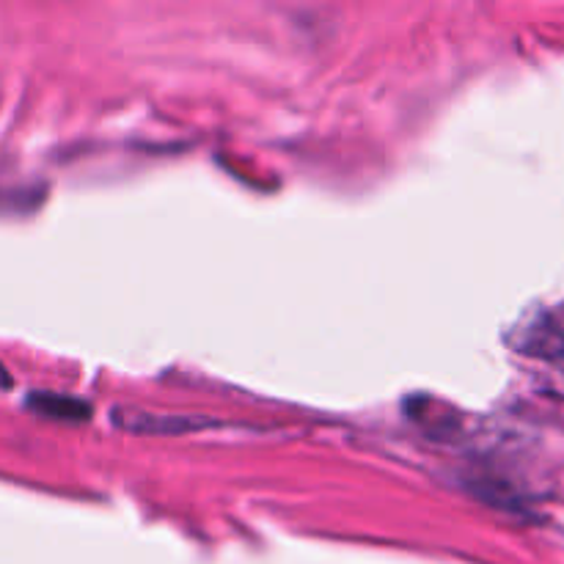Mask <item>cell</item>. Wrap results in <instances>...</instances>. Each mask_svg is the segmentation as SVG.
I'll use <instances>...</instances> for the list:
<instances>
[{
    "mask_svg": "<svg viewBox=\"0 0 564 564\" xmlns=\"http://www.w3.org/2000/svg\"><path fill=\"white\" fill-rule=\"evenodd\" d=\"M6 386H11V380H9V372H6V369L0 367V389H6Z\"/></svg>",
    "mask_w": 564,
    "mask_h": 564,
    "instance_id": "3",
    "label": "cell"
},
{
    "mask_svg": "<svg viewBox=\"0 0 564 564\" xmlns=\"http://www.w3.org/2000/svg\"><path fill=\"white\" fill-rule=\"evenodd\" d=\"M549 339L554 341L556 347H562V350H564V325H562V328H556V330H549Z\"/></svg>",
    "mask_w": 564,
    "mask_h": 564,
    "instance_id": "2",
    "label": "cell"
},
{
    "mask_svg": "<svg viewBox=\"0 0 564 564\" xmlns=\"http://www.w3.org/2000/svg\"><path fill=\"white\" fill-rule=\"evenodd\" d=\"M33 411L44 413V416L64 419V422H86L91 416V408L86 402L75 400V397H58V394H31Z\"/></svg>",
    "mask_w": 564,
    "mask_h": 564,
    "instance_id": "1",
    "label": "cell"
}]
</instances>
